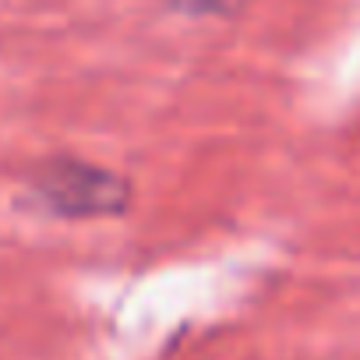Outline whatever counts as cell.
<instances>
[{
    "mask_svg": "<svg viewBox=\"0 0 360 360\" xmlns=\"http://www.w3.org/2000/svg\"><path fill=\"white\" fill-rule=\"evenodd\" d=\"M32 191L57 212L71 219L117 216L131 202L127 180L113 169L78 159H53L32 176Z\"/></svg>",
    "mask_w": 360,
    "mask_h": 360,
    "instance_id": "obj_1",
    "label": "cell"
},
{
    "mask_svg": "<svg viewBox=\"0 0 360 360\" xmlns=\"http://www.w3.org/2000/svg\"><path fill=\"white\" fill-rule=\"evenodd\" d=\"M173 4L188 8V11H223L226 0H173Z\"/></svg>",
    "mask_w": 360,
    "mask_h": 360,
    "instance_id": "obj_2",
    "label": "cell"
}]
</instances>
